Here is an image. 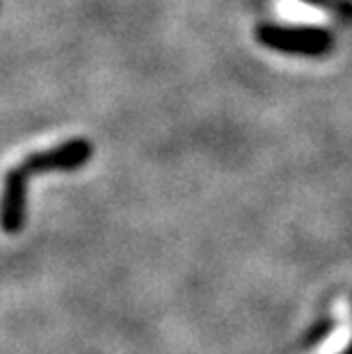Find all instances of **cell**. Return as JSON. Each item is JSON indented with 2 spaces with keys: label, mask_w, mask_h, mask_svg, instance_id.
<instances>
[{
  "label": "cell",
  "mask_w": 352,
  "mask_h": 354,
  "mask_svg": "<svg viewBox=\"0 0 352 354\" xmlns=\"http://www.w3.org/2000/svg\"><path fill=\"white\" fill-rule=\"evenodd\" d=\"M350 341H352V320H341V327H336L313 354H341L350 345Z\"/></svg>",
  "instance_id": "2"
},
{
  "label": "cell",
  "mask_w": 352,
  "mask_h": 354,
  "mask_svg": "<svg viewBox=\"0 0 352 354\" xmlns=\"http://www.w3.org/2000/svg\"><path fill=\"white\" fill-rule=\"evenodd\" d=\"M277 17L299 26H329L332 14L323 7H316L306 0H275Z\"/></svg>",
  "instance_id": "1"
}]
</instances>
